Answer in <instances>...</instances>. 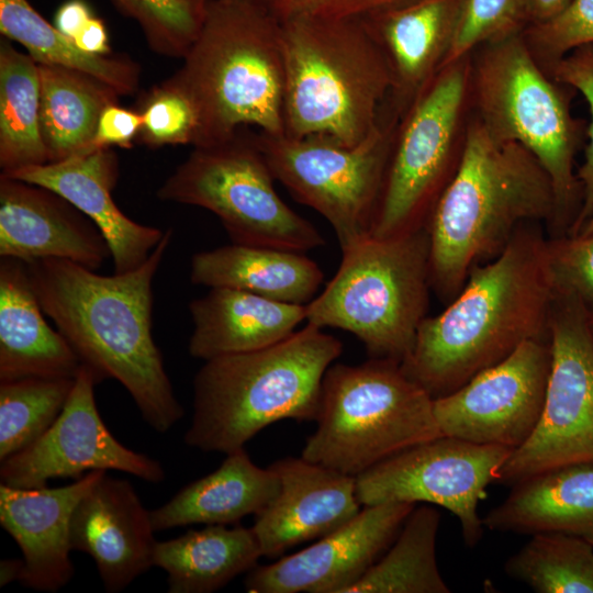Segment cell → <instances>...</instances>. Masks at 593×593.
I'll use <instances>...</instances> for the list:
<instances>
[{"instance_id":"obj_1","label":"cell","mask_w":593,"mask_h":593,"mask_svg":"<svg viewBox=\"0 0 593 593\" xmlns=\"http://www.w3.org/2000/svg\"><path fill=\"white\" fill-rule=\"evenodd\" d=\"M171 238L168 228L141 266L112 276L65 259L26 264L44 313L81 363L119 381L158 433L184 415L152 333L153 281Z\"/></svg>"},{"instance_id":"obj_2","label":"cell","mask_w":593,"mask_h":593,"mask_svg":"<svg viewBox=\"0 0 593 593\" xmlns=\"http://www.w3.org/2000/svg\"><path fill=\"white\" fill-rule=\"evenodd\" d=\"M521 225L494 258L474 266L446 309L421 323L404 372L433 399L447 395L529 339L549 338L555 294L548 238Z\"/></svg>"},{"instance_id":"obj_3","label":"cell","mask_w":593,"mask_h":593,"mask_svg":"<svg viewBox=\"0 0 593 593\" xmlns=\"http://www.w3.org/2000/svg\"><path fill=\"white\" fill-rule=\"evenodd\" d=\"M557 215L555 189L538 159L471 121L455 172L426 223L432 290L451 301L471 269L499 255L521 225L547 222L555 230Z\"/></svg>"},{"instance_id":"obj_4","label":"cell","mask_w":593,"mask_h":593,"mask_svg":"<svg viewBox=\"0 0 593 593\" xmlns=\"http://www.w3.org/2000/svg\"><path fill=\"white\" fill-rule=\"evenodd\" d=\"M342 351L338 338L306 323L275 345L204 361L184 443L226 455L276 422H315L324 374Z\"/></svg>"},{"instance_id":"obj_5","label":"cell","mask_w":593,"mask_h":593,"mask_svg":"<svg viewBox=\"0 0 593 593\" xmlns=\"http://www.w3.org/2000/svg\"><path fill=\"white\" fill-rule=\"evenodd\" d=\"M170 78L194 102L193 147L220 143L242 127L284 134L281 22L239 0H209L200 33Z\"/></svg>"},{"instance_id":"obj_6","label":"cell","mask_w":593,"mask_h":593,"mask_svg":"<svg viewBox=\"0 0 593 593\" xmlns=\"http://www.w3.org/2000/svg\"><path fill=\"white\" fill-rule=\"evenodd\" d=\"M284 135L355 146L379 124L393 79L363 20L298 16L281 22Z\"/></svg>"},{"instance_id":"obj_7","label":"cell","mask_w":593,"mask_h":593,"mask_svg":"<svg viewBox=\"0 0 593 593\" xmlns=\"http://www.w3.org/2000/svg\"><path fill=\"white\" fill-rule=\"evenodd\" d=\"M471 55L470 97L477 120L496 141L528 149L547 171L557 199L556 235H566L581 205L574 157L581 122L569 100L535 58L523 31L482 45ZM580 209V208H579Z\"/></svg>"},{"instance_id":"obj_8","label":"cell","mask_w":593,"mask_h":593,"mask_svg":"<svg viewBox=\"0 0 593 593\" xmlns=\"http://www.w3.org/2000/svg\"><path fill=\"white\" fill-rule=\"evenodd\" d=\"M315 422L301 457L355 478L441 436L433 398L390 359L331 365Z\"/></svg>"},{"instance_id":"obj_9","label":"cell","mask_w":593,"mask_h":593,"mask_svg":"<svg viewBox=\"0 0 593 593\" xmlns=\"http://www.w3.org/2000/svg\"><path fill=\"white\" fill-rule=\"evenodd\" d=\"M342 253L335 276L305 304V322L349 332L370 358L401 363L427 316L432 286L426 227L388 238L368 235Z\"/></svg>"},{"instance_id":"obj_10","label":"cell","mask_w":593,"mask_h":593,"mask_svg":"<svg viewBox=\"0 0 593 593\" xmlns=\"http://www.w3.org/2000/svg\"><path fill=\"white\" fill-rule=\"evenodd\" d=\"M273 180L250 133L240 130L226 141L193 147L157 197L211 211L235 244L299 253L324 246L315 226L279 197Z\"/></svg>"},{"instance_id":"obj_11","label":"cell","mask_w":593,"mask_h":593,"mask_svg":"<svg viewBox=\"0 0 593 593\" xmlns=\"http://www.w3.org/2000/svg\"><path fill=\"white\" fill-rule=\"evenodd\" d=\"M470 78L471 55L440 68L399 119L370 235L426 227L459 161Z\"/></svg>"},{"instance_id":"obj_12","label":"cell","mask_w":593,"mask_h":593,"mask_svg":"<svg viewBox=\"0 0 593 593\" xmlns=\"http://www.w3.org/2000/svg\"><path fill=\"white\" fill-rule=\"evenodd\" d=\"M399 116L383 112L359 144L251 132L273 177L333 227L340 249L370 235Z\"/></svg>"},{"instance_id":"obj_13","label":"cell","mask_w":593,"mask_h":593,"mask_svg":"<svg viewBox=\"0 0 593 593\" xmlns=\"http://www.w3.org/2000/svg\"><path fill=\"white\" fill-rule=\"evenodd\" d=\"M549 340L551 368L540 419L496 470L495 482L514 485L555 468L593 465V335L589 310L575 294L555 291Z\"/></svg>"},{"instance_id":"obj_14","label":"cell","mask_w":593,"mask_h":593,"mask_svg":"<svg viewBox=\"0 0 593 593\" xmlns=\"http://www.w3.org/2000/svg\"><path fill=\"white\" fill-rule=\"evenodd\" d=\"M512 449L439 436L412 446L356 477L362 506L418 502L451 512L468 547L484 533L478 504Z\"/></svg>"},{"instance_id":"obj_15","label":"cell","mask_w":593,"mask_h":593,"mask_svg":"<svg viewBox=\"0 0 593 593\" xmlns=\"http://www.w3.org/2000/svg\"><path fill=\"white\" fill-rule=\"evenodd\" d=\"M550 368L549 338L524 342L457 390L433 399L441 435L518 448L540 419Z\"/></svg>"},{"instance_id":"obj_16","label":"cell","mask_w":593,"mask_h":593,"mask_svg":"<svg viewBox=\"0 0 593 593\" xmlns=\"http://www.w3.org/2000/svg\"><path fill=\"white\" fill-rule=\"evenodd\" d=\"M99 382L97 374L82 365L52 426L32 445L1 461V483L38 489L52 479H78L93 470L121 471L149 483L165 480L158 460L124 446L105 426L94 399Z\"/></svg>"},{"instance_id":"obj_17","label":"cell","mask_w":593,"mask_h":593,"mask_svg":"<svg viewBox=\"0 0 593 593\" xmlns=\"http://www.w3.org/2000/svg\"><path fill=\"white\" fill-rule=\"evenodd\" d=\"M415 504L363 506L347 524L273 563L256 566L244 586L250 593H348L398 536Z\"/></svg>"},{"instance_id":"obj_18","label":"cell","mask_w":593,"mask_h":593,"mask_svg":"<svg viewBox=\"0 0 593 593\" xmlns=\"http://www.w3.org/2000/svg\"><path fill=\"white\" fill-rule=\"evenodd\" d=\"M269 467L279 479V490L251 526L262 557L276 558L326 536L361 511L355 477L303 457L281 458Z\"/></svg>"},{"instance_id":"obj_19","label":"cell","mask_w":593,"mask_h":593,"mask_svg":"<svg viewBox=\"0 0 593 593\" xmlns=\"http://www.w3.org/2000/svg\"><path fill=\"white\" fill-rule=\"evenodd\" d=\"M0 256L65 259L98 270L111 258L96 224L54 191L0 175Z\"/></svg>"},{"instance_id":"obj_20","label":"cell","mask_w":593,"mask_h":593,"mask_svg":"<svg viewBox=\"0 0 593 593\" xmlns=\"http://www.w3.org/2000/svg\"><path fill=\"white\" fill-rule=\"evenodd\" d=\"M155 532L133 485L104 472L72 513L70 544L92 558L105 591L118 593L154 567Z\"/></svg>"},{"instance_id":"obj_21","label":"cell","mask_w":593,"mask_h":593,"mask_svg":"<svg viewBox=\"0 0 593 593\" xmlns=\"http://www.w3.org/2000/svg\"><path fill=\"white\" fill-rule=\"evenodd\" d=\"M3 176L47 188L89 217L108 243L115 273L141 266L165 235L160 228L131 220L115 204L112 190L119 179V161L111 148L25 167Z\"/></svg>"},{"instance_id":"obj_22","label":"cell","mask_w":593,"mask_h":593,"mask_svg":"<svg viewBox=\"0 0 593 593\" xmlns=\"http://www.w3.org/2000/svg\"><path fill=\"white\" fill-rule=\"evenodd\" d=\"M104 472L108 471H89L59 488L19 489L0 484V524L21 549L22 585L54 593L71 580L72 513Z\"/></svg>"},{"instance_id":"obj_23","label":"cell","mask_w":593,"mask_h":593,"mask_svg":"<svg viewBox=\"0 0 593 593\" xmlns=\"http://www.w3.org/2000/svg\"><path fill=\"white\" fill-rule=\"evenodd\" d=\"M465 1L414 0L363 19L389 63V107L400 118L440 69Z\"/></svg>"},{"instance_id":"obj_24","label":"cell","mask_w":593,"mask_h":593,"mask_svg":"<svg viewBox=\"0 0 593 593\" xmlns=\"http://www.w3.org/2000/svg\"><path fill=\"white\" fill-rule=\"evenodd\" d=\"M45 315L27 265L1 258L0 382L23 378H76L82 363Z\"/></svg>"},{"instance_id":"obj_25","label":"cell","mask_w":593,"mask_h":593,"mask_svg":"<svg viewBox=\"0 0 593 593\" xmlns=\"http://www.w3.org/2000/svg\"><path fill=\"white\" fill-rule=\"evenodd\" d=\"M189 354L201 360L258 350L292 335L305 322V305L239 289L215 287L192 300Z\"/></svg>"},{"instance_id":"obj_26","label":"cell","mask_w":593,"mask_h":593,"mask_svg":"<svg viewBox=\"0 0 593 593\" xmlns=\"http://www.w3.org/2000/svg\"><path fill=\"white\" fill-rule=\"evenodd\" d=\"M482 521L493 532L566 533L592 542L593 465L563 466L515 483Z\"/></svg>"},{"instance_id":"obj_27","label":"cell","mask_w":593,"mask_h":593,"mask_svg":"<svg viewBox=\"0 0 593 593\" xmlns=\"http://www.w3.org/2000/svg\"><path fill=\"white\" fill-rule=\"evenodd\" d=\"M279 479L258 467L244 448L226 454L213 472L184 485L167 503L150 510L155 530L194 524L228 525L256 515L277 495Z\"/></svg>"},{"instance_id":"obj_28","label":"cell","mask_w":593,"mask_h":593,"mask_svg":"<svg viewBox=\"0 0 593 593\" xmlns=\"http://www.w3.org/2000/svg\"><path fill=\"white\" fill-rule=\"evenodd\" d=\"M324 279L318 265L304 253L232 243L195 253L190 280L210 288L226 287L271 300L305 305Z\"/></svg>"},{"instance_id":"obj_29","label":"cell","mask_w":593,"mask_h":593,"mask_svg":"<svg viewBox=\"0 0 593 593\" xmlns=\"http://www.w3.org/2000/svg\"><path fill=\"white\" fill-rule=\"evenodd\" d=\"M261 557L251 527L206 525L157 541L154 566L166 571L170 593H210L253 570Z\"/></svg>"},{"instance_id":"obj_30","label":"cell","mask_w":593,"mask_h":593,"mask_svg":"<svg viewBox=\"0 0 593 593\" xmlns=\"http://www.w3.org/2000/svg\"><path fill=\"white\" fill-rule=\"evenodd\" d=\"M41 133L49 161L81 154L90 144L102 111L118 103L110 86L78 70L37 63Z\"/></svg>"},{"instance_id":"obj_31","label":"cell","mask_w":593,"mask_h":593,"mask_svg":"<svg viewBox=\"0 0 593 593\" xmlns=\"http://www.w3.org/2000/svg\"><path fill=\"white\" fill-rule=\"evenodd\" d=\"M0 33L25 47L36 63L81 71L120 96L133 93L138 86L139 67L135 61L126 56L94 55L80 49L27 0H0Z\"/></svg>"},{"instance_id":"obj_32","label":"cell","mask_w":593,"mask_h":593,"mask_svg":"<svg viewBox=\"0 0 593 593\" xmlns=\"http://www.w3.org/2000/svg\"><path fill=\"white\" fill-rule=\"evenodd\" d=\"M41 89L37 63L0 42V167L8 175L49 163L40 121Z\"/></svg>"},{"instance_id":"obj_33","label":"cell","mask_w":593,"mask_h":593,"mask_svg":"<svg viewBox=\"0 0 593 593\" xmlns=\"http://www.w3.org/2000/svg\"><path fill=\"white\" fill-rule=\"evenodd\" d=\"M440 513L414 507L384 555L348 593H449L436 559Z\"/></svg>"},{"instance_id":"obj_34","label":"cell","mask_w":593,"mask_h":593,"mask_svg":"<svg viewBox=\"0 0 593 593\" xmlns=\"http://www.w3.org/2000/svg\"><path fill=\"white\" fill-rule=\"evenodd\" d=\"M505 572L537 593H593V545L572 534H534Z\"/></svg>"},{"instance_id":"obj_35","label":"cell","mask_w":593,"mask_h":593,"mask_svg":"<svg viewBox=\"0 0 593 593\" xmlns=\"http://www.w3.org/2000/svg\"><path fill=\"white\" fill-rule=\"evenodd\" d=\"M74 382L69 378L0 382V461L32 445L52 426Z\"/></svg>"},{"instance_id":"obj_36","label":"cell","mask_w":593,"mask_h":593,"mask_svg":"<svg viewBox=\"0 0 593 593\" xmlns=\"http://www.w3.org/2000/svg\"><path fill=\"white\" fill-rule=\"evenodd\" d=\"M110 1L139 25L153 51L183 58L200 33L209 0Z\"/></svg>"},{"instance_id":"obj_37","label":"cell","mask_w":593,"mask_h":593,"mask_svg":"<svg viewBox=\"0 0 593 593\" xmlns=\"http://www.w3.org/2000/svg\"><path fill=\"white\" fill-rule=\"evenodd\" d=\"M137 111L142 118L138 138L150 147L193 145L198 126V110L190 96L167 79L149 90Z\"/></svg>"},{"instance_id":"obj_38","label":"cell","mask_w":593,"mask_h":593,"mask_svg":"<svg viewBox=\"0 0 593 593\" xmlns=\"http://www.w3.org/2000/svg\"><path fill=\"white\" fill-rule=\"evenodd\" d=\"M526 26L524 0H466L440 68L472 55L482 45L522 32Z\"/></svg>"},{"instance_id":"obj_39","label":"cell","mask_w":593,"mask_h":593,"mask_svg":"<svg viewBox=\"0 0 593 593\" xmlns=\"http://www.w3.org/2000/svg\"><path fill=\"white\" fill-rule=\"evenodd\" d=\"M545 70L560 85L578 90L585 98L591 114L584 160L577 172L581 186V205L567 235L575 234L593 215V44L579 46Z\"/></svg>"},{"instance_id":"obj_40","label":"cell","mask_w":593,"mask_h":593,"mask_svg":"<svg viewBox=\"0 0 593 593\" xmlns=\"http://www.w3.org/2000/svg\"><path fill=\"white\" fill-rule=\"evenodd\" d=\"M535 58L547 68L572 49L593 44V0H572L556 18L523 30Z\"/></svg>"},{"instance_id":"obj_41","label":"cell","mask_w":593,"mask_h":593,"mask_svg":"<svg viewBox=\"0 0 593 593\" xmlns=\"http://www.w3.org/2000/svg\"><path fill=\"white\" fill-rule=\"evenodd\" d=\"M555 291L575 294L593 311V235H563L548 240Z\"/></svg>"},{"instance_id":"obj_42","label":"cell","mask_w":593,"mask_h":593,"mask_svg":"<svg viewBox=\"0 0 593 593\" xmlns=\"http://www.w3.org/2000/svg\"><path fill=\"white\" fill-rule=\"evenodd\" d=\"M256 5L280 22L298 16L363 20L414 0H239Z\"/></svg>"},{"instance_id":"obj_43","label":"cell","mask_w":593,"mask_h":593,"mask_svg":"<svg viewBox=\"0 0 593 593\" xmlns=\"http://www.w3.org/2000/svg\"><path fill=\"white\" fill-rule=\"evenodd\" d=\"M141 127L142 118L137 110L125 109L119 103L109 104L99 116L89 146L81 154L112 146L128 147Z\"/></svg>"},{"instance_id":"obj_44","label":"cell","mask_w":593,"mask_h":593,"mask_svg":"<svg viewBox=\"0 0 593 593\" xmlns=\"http://www.w3.org/2000/svg\"><path fill=\"white\" fill-rule=\"evenodd\" d=\"M93 16L85 0H67L57 9L54 25L59 32L74 40Z\"/></svg>"},{"instance_id":"obj_45","label":"cell","mask_w":593,"mask_h":593,"mask_svg":"<svg viewBox=\"0 0 593 593\" xmlns=\"http://www.w3.org/2000/svg\"><path fill=\"white\" fill-rule=\"evenodd\" d=\"M75 44L82 51L94 55H109L110 45L105 25L102 20L93 16L74 38Z\"/></svg>"},{"instance_id":"obj_46","label":"cell","mask_w":593,"mask_h":593,"mask_svg":"<svg viewBox=\"0 0 593 593\" xmlns=\"http://www.w3.org/2000/svg\"><path fill=\"white\" fill-rule=\"evenodd\" d=\"M572 0H524L527 26L559 15Z\"/></svg>"},{"instance_id":"obj_47","label":"cell","mask_w":593,"mask_h":593,"mask_svg":"<svg viewBox=\"0 0 593 593\" xmlns=\"http://www.w3.org/2000/svg\"><path fill=\"white\" fill-rule=\"evenodd\" d=\"M24 569L23 559H4L0 562V586L20 581Z\"/></svg>"},{"instance_id":"obj_48","label":"cell","mask_w":593,"mask_h":593,"mask_svg":"<svg viewBox=\"0 0 593 593\" xmlns=\"http://www.w3.org/2000/svg\"><path fill=\"white\" fill-rule=\"evenodd\" d=\"M573 235H593V215L585 224Z\"/></svg>"},{"instance_id":"obj_49","label":"cell","mask_w":593,"mask_h":593,"mask_svg":"<svg viewBox=\"0 0 593 593\" xmlns=\"http://www.w3.org/2000/svg\"><path fill=\"white\" fill-rule=\"evenodd\" d=\"M589 326L593 335V311H589Z\"/></svg>"},{"instance_id":"obj_50","label":"cell","mask_w":593,"mask_h":593,"mask_svg":"<svg viewBox=\"0 0 593 593\" xmlns=\"http://www.w3.org/2000/svg\"><path fill=\"white\" fill-rule=\"evenodd\" d=\"M591 544L593 545V541Z\"/></svg>"}]
</instances>
